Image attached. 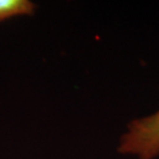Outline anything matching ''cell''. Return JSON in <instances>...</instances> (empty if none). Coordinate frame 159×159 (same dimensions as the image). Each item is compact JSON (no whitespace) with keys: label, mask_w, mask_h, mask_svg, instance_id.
<instances>
[{"label":"cell","mask_w":159,"mask_h":159,"mask_svg":"<svg viewBox=\"0 0 159 159\" xmlns=\"http://www.w3.org/2000/svg\"><path fill=\"white\" fill-rule=\"evenodd\" d=\"M118 152L138 159H155L159 156V111L130 121L120 139Z\"/></svg>","instance_id":"1"},{"label":"cell","mask_w":159,"mask_h":159,"mask_svg":"<svg viewBox=\"0 0 159 159\" xmlns=\"http://www.w3.org/2000/svg\"><path fill=\"white\" fill-rule=\"evenodd\" d=\"M34 7L28 0H0V22L16 16L32 15Z\"/></svg>","instance_id":"2"}]
</instances>
